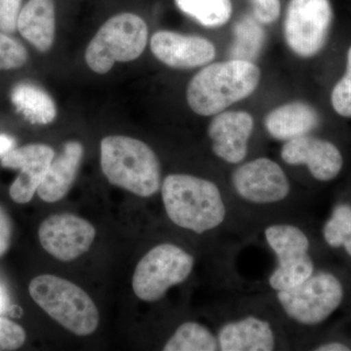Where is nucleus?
<instances>
[{"label": "nucleus", "instance_id": "obj_1", "mask_svg": "<svg viewBox=\"0 0 351 351\" xmlns=\"http://www.w3.org/2000/svg\"><path fill=\"white\" fill-rule=\"evenodd\" d=\"M161 196L168 218L179 228L202 234L223 225L226 206L214 182L186 174L163 180Z\"/></svg>", "mask_w": 351, "mask_h": 351}, {"label": "nucleus", "instance_id": "obj_2", "mask_svg": "<svg viewBox=\"0 0 351 351\" xmlns=\"http://www.w3.org/2000/svg\"><path fill=\"white\" fill-rule=\"evenodd\" d=\"M260 80V69L252 62L232 59L209 64L189 82L186 100L193 112L211 117L250 96Z\"/></svg>", "mask_w": 351, "mask_h": 351}, {"label": "nucleus", "instance_id": "obj_3", "mask_svg": "<svg viewBox=\"0 0 351 351\" xmlns=\"http://www.w3.org/2000/svg\"><path fill=\"white\" fill-rule=\"evenodd\" d=\"M101 168L113 186L140 197L161 189V166L151 147L126 136H108L101 142Z\"/></svg>", "mask_w": 351, "mask_h": 351}, {"label": "nucleus", "instance_id": "obj_4", "mask_svg": "<svg viewBox=\"0 0 351 351\" xmlns=\"http://www.w3.org/2000/svg\"><path fill=\"white\" fill-rule=\"evenodd\" d=\"M29 292L51 318L76 336H89L98 328V308L76 284L62 277L43 274L32 279Z\"/></svg>", "mask_w": 351, "mask_h": 351}, {"label": "nucleus", "instance_id": "obj_5", "mask_svg": "<svg viewBox=\"0 0 351 351\" xmlns=\"http://www.w3.org/2000/svg\"><path fill=\"white\" fill-rule=\"evenodd\" d=\"M149 29L140 16L121 13L108 20L88 45L85 60L95 73H107L117 62L138 59L147 46Z\"/></svg>", "mask_w": 351, "mask_h": 351}, {"label": "nucleus", "instance_id": "obj_6", "mask_svg": "<svg viewBox=\"0 0 351 351\" xmlns=\"http://www.w3.org/2000/svg\"><path fill=\"white\" fill-rule=\"evenodd\" d=\"M195 258L178 245L163 243L141 258L134 271L132 288L138 299L152 302L162 299L193 272Z\"/></svg>", "mask_w": 351, "mask_h": 351}, {"label": "nucleus", "instance_id": "obj_7", "mask_svg": "<svg viewBox=\"0 0 351 351\" xmlns=\"http://www.w3.org/2000/svg\"><path fill=\"white\" fill-rule=\"evenodd\" d=\"M265 239L277 260L269 277L270 288L276 292L301 285L314 274L309 255L311 241L304 230L290 223H274L265 230Z\"/></svg>", "mask_w": 351, "mask_h": 351}, {"label": "nucleus", "instance_id": "obj_8", "mask_svg": "<svg viewBox=\"0 0 351 351\" xmlns=\"http://www.w3.org/2000/svg\"><path fill=\"white\" fill-rule=\"evenodd\" d=\"M343 297L345 289L338 277L324 271L314 272L301 285L276 293L286 315L304 326H315L327 320L341 306Z\"/></svg>", "mask_w": 351, "mask_h": 351}, {"label": "nucleus", "instance_id": "obj_9", "mask_svg": "<svg viewBox=\"0 0 351 351\" xmlns=\"http://www.w3.org/2000/svg\"><path fill=\"white\" fill-rule=\"evenodd\" d=\"M332 20L330 0H290L284 23L286 43L298 56H315L327 43Z\"/></svg>", "mask_w": 351, "mask_h": 351}, {"label": "nucleus", "instance_id": "obj_10", "mask_svg": "<svg viewBox=\"0 0 351 351\" xmlns=\"http://www.w3.org/2000/svg\"><path fill=\"white\" fill-rule=\"evenodd\" d=\"M232 182L241 199L256 205L281 202L291 191L285 171L267 157H260L239 166L232 173Z\"/></svg>", "mask_w": 351, "mask_h": 351}, {"label": "nucleus", "instance_id": "obj_11", "mask_svg": "<svg viewBox=\"0 0 351 351\" xmlns=\"http://www.w3.org/2000/svg\"><path fill=\"white\" fill-rule=\"evenodd\" d=\"M96 230L87 219L73 214L52 215L38 228L44 250L61 262H71L89 251Z\"/></svg>", "mask_w": 351, "mask_h": 351}, {"label": "nucleus", "instance_id": "obj_12", "mask_svg": "<svg viewBox=\"0 0 351 351\" xmlns=\"http://www.w3.org/2000/svg\"><path fill=\"white\" fill-rule=\"evenodd\" d=\"M54 157L52 147L41 144L24 145L1 157L3 167L21 171L9 189L14 202L25 204L34 198Z\"/></svg>", "mask_w": 351, "mask_h": 351}, {"label": "nucleus", "instance_id": "obj_13", "mask_svg": "<svg viewBox=\"0 0 351 351\" xmlns=\"http://www.w3.org/2000/svg\"><path fill=\"white\" fill-rule=\"evenodd\" d=\"M280 154L289 165L306 166L311 175L319 182L332 181L343 169V158L338 147L308 134L287 141Z\"/></svg>", "mask_w": 351, "mask_h": 351}, {"label": "nucleus", "instance_id": "obj_14", "mask_svg": "<svg viewBox=\"0 0 351 351\" xmlns=\"http://www.w3.org/2000/svg\"><path fill=\"white\" fill-rule=\"evenodd\" d=\"M151 49L156 59L177 69L204 66L216 55L214 44L208 39L171 31L156 32L151 39Z\"/></svg>", "mask_w": 351, "mask_h": 351}, {"label": "nucleus", "instance_id": "obj_15", "mask_svg": "<svg viewBox=\"0 0 351 351\" xmlns=\"http://www.w3.org/2000/svg\"><path fill=\"white\" fill-rule=\"evenodd\" d=\"M254 119L246 112H226L216 114L208 127L215 156L230 164H239L248 154Z\"/></svg>", "mask_w": 351, "mask_h": 351}, {"label": "nucleus", "instance_id": "obj_16", "mask_svg": "<svg viewBox=\"0 0 351 351\" xmlns=\"http://www.w3.org/2000/svg\"><path fill=\"white\" fill-rule=\"evenodd\" d=\"M221 351H271L276 350V332L269 321L255 315L230 321L219 328Z\"/></svg>", "mask_w": 351, "mask_h": 351}, {"label": "nucleus", "instance_id": "obj_17", "mask_svg": "<svg viewBox=\"0 0 351 351\" xmlns=\"http://www.w3.org/2000/svg\"><path fill=\"white\" fill-rule=\"evenodd\" d=\"M84 149L82 143L69 141L63 152L54 157L38 189L39 197L47 203L58 202L68 195L80 170Z\"/></svg>", "mask_w": 351, "mask_h": 351}, {"label": "nucleus", "instance_id": "obj_18", "mask_svg": "<svg viewBox=\"0 0 351 351\" xmlns=\"http://www.w3.org/2000/svg\"><path fill=\"white\" fill-rule=\"evenodd\" d=\"M319 122L315 108L304 101H293L271 110L265 117V126L272 138L287 142L311 133Z\"/></svg>", "mask_w": 351, "mask_h": 351}, {"label": "nucleus", "instance_id": "obj_19", "mask_svg": "<svg viewBox=\"0 0 351 351\" xmlns=\"http://www.w3.org/2000/svg\"><path fill=\"white\" fill-rule=\"evenodd\" d=\"M17 29L40 52L49 51L56 32L54 0H29L21 10Z\"/></svg>", "mask_w": 351, "mask_h": 351}, {"label": "nucleus", "instance_id": "obj_20", "mask_svg": "<svg viewBox=\"0 0 351 351\" xmlns=\"http://www.w3.org/2000/svg\"><path fill=\"white\" fill-rule=\"evenodd\" d=\"M14 107L32 124L46 125L57 117L55 101L49 94L31 82H20L11 91Z\"/></svg>", "mask_w": 351, "mask_h": 351}, {"label": "nucleus", "instance_id": "obj_21", "mask_svg": "<svg viewBox=\"0 0 351 351\" xmlns=\"http://www.w3.org/2000/svg\"><path fill=\"white\" fill-rule=\"evenodd\" d=\"M164 351H217L218 338L209 328L198 322H184L168 339Z\"/></svg>", "mask_w": 351, "mask_h": 351}, {"label": "nucleus", "instance_id": "obj_22", "mask_svg": "<svg viewBox=\"0 0 351 351\" xmlns=\"http://www.w3.org/2000/svg\"><path fill=\"white\" fill-rule=\"evenodd\" d=\"M175 3L203 27H221L232 17V0H175Z\"/></svg>", "mask_w": 351, "mask_h": 351}, {"label": "nucleus", "instance_id": "obj_23", "mask_svg": "<svg viewBox=\"0 0 351 351\" xmlns=\"http://www.w3.org/2000/svg\"><path fill=\"white\" fill-rule=\"evenodd\" d=\"M234 34V43L230 50L232 59L253 63L265 43L263 27L256 18L245 17L235 25Z\"/></svg>", "mask_w": 351, "mask_h": 351}, {"label": "nucleus", "instance_id": "obj_24", "mask_svg": "<svg viewBox=\"0 0 351 351\" xmlns=\"http://www.w3.org/2000/svg\"><path fill=\"white\" fill-rule=\"evenodd\" d=\"M323 237L332 248H343L351 257V205L339 204L323 226Z\"/></svg>", "mask_w": 351, "mask_h": 351}, {"label": "nucleus", "instance_id": "obj_25", "mask_svg": "<svg viewBox=\"0 0 351 351\" xmlns=\"http://www.w3.org/2000/svg\"><path fill=\"white\" fill-rule=\"evenodd\" d=\"M27 50L17 39L0 32V71L19 69L27 63Z\"/></svg>", "mask_w": 351, "mask_h": 351}, {"label": "nucleus", "instance_id": "obj_26", "mask_svg": "<svg viewBox=\"0 0 351 351\" xmlns=\"http://www.w3.org/2000/svg\"><path fill=\"white\" fill-rule=\"evenodd\" d=\"M331 103L335 112L339 115L351 119V46L348 52L345 75L335 85Z\"/></svg>", "mask_w": 351, "mask_h": 351}, {"label": "nucleus", "instance_id": "obj_27", "mask_svg": "<svg viewBox=\"0 0 351 351\" xmlns=\"http://www.w3.org/2000/svg\"><path fill=\"white\" fill-rule=\"evenodd\" d=\"M27 335L17 323L0 317V351L16 350L24 345Z\"/></svg>", "mask_w": 351, "mask_h": 351}, {"label": "nucleus", "instance_id": "obj_28", "mask_svg": "<svg viewBox=\"0 0 351 351\" xmlns=\"http://www.w3.org/2000/svg\"><path fill=\"white\" fill-rule=\"evenodd\" d=\"M22 0H0V32L13 34L17 29Z\"/></svg>", "mask_w": 351, "mask_h": 351}, {"label": "nucleus", "instance_id": "obj_29", "mask_svg": "<svg viewBox=\"0 0 351 351\" xmlns=\"http://www.w3.org/2000/svg\"><path fill=\"white\" fill-rule=\"evenodd\" d=\"M253 6L254 16L262 24H271L280 15L279 0H250Z\"/></svg>", "mask_w": 351, "mask_h": 351}, {"label": "nucleus", "instance_id": "obj_30", "mask_svg": "<svg viewBox=\"0 0 351 351\" xmlns=\"http://www.w3.org/2000/svg\"><path fill=\"white\" fill-rule=\"evenodd\" d=\"M12 232V221L5 210L0 206V257H2L10 247Z\"/></svg>", "mask_w": 351, "mask_h": 351}, {"label": "nucleus", "instance_id": "obj_31", "mask_svg": "<svg viewBox=\"0 0 351 351\" xmlns=\"http://www.w3.org/2000/svg\"><path fill=\"white\" fill-rule=\"evenodd\" d=\"M15 138L5 134H0V157H3L9 152L15 149Z\"/></svg>", "mask_w": 351, "mask_h": 351}, {"label": "nucleus", "instance_id": "obj_32", "mask_svg": "<svg viewBox=\"0 0 351 351\" xmlns=\"http://www.w3.org/2000/svg\"><path fill=\"white\" fill-rule=\"evenodd\" d=\"M316 351H350V346L345 345V343H339V341H330V343H325L323 345L318 346L317 348H314Z\"/></svg>", "mask_w": 351, "mask_h": 351}, {"label": "nucleus", "instance_id": "obj_33", "mask_svg": "<svg viewBox=\"0 0 351 351\" xmlns=\"http://www.w3.org/2000/svg\"><path fill=\"white\" fill-rule=\"evenodd\" d=\"M10 306V298L4 285L0 283V314L5 313Z\"/></svg>", "mask_w": 351, "mask_h": 351}]
</instances>
